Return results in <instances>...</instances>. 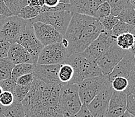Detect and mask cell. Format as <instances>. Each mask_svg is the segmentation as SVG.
<instances>
[{"instance_id": "cell-1", "label": "cell", "mask_w": 135, "mask_h": 117, "mask_svg": "<svg viewBox=\"0 0 135 117\" xmlns=\"http://www.w3.org/2000/svg\"><path fill=\"white\" fill-rule=\"evenodd\" d=\"M62 83H46L34 77L29 92L22 102L26 117H63L60 105Z\"/></svg>"}, {"instance_id": "cell-2", "label": "cell", "mask_w": 135, "mask_h": 117, "mask_svg": "<svg viewBox=\"0 0 135 117\" xmlns=\"http://www.w3.org/2000/svg\"><path fill=\"white\" fill-rule=\"evenodd\" d=\"M104 30L96 18L74 13L64 35V39L68 42L69 52L71 55L83 52Z\"/></svg>"}, {"instance_id": "cell-3", "label": "cell", "mask_w": 135, "mask_h": 117, "mask_svg": "<svg viewBox=\"0 0 135 117\" xmlns=\"http://www.w3.org/2000/svg\"><path fill=\"white\" fill-rule=\"evenodd\" d=\"M65 63L69 64L74 71L70 84L79 85L85 79L102 76L97 61L89 59L83 52L71 54Z\"/></svg>"}, {"instance_id": "cell-4", "label": "cell", "mask_w": 135, "mask_h": 117, "mask_svg": "<svg viewBox=\"0 0 135 117\" xmlns=\"http://www.w3.org/2000/svg\"><path fill=\"white\" fill-rule=\"evenodd\" d=\"M60 105L63 117H73L83 106L78 92V85L62 84L60 90Z\"/></svg>"}, {"instance_id": "cell-5", "label": "cell", "mask_w": 135, "mask_h": 117, "mask_svg": "<svg viewBox=\"0 0 135 117\" xmlns=\"http://www.w3.org/2000/svg\"><path fill=\"white\" fill-rule=\"evenodd\" d=\"M110 82L108 77L103 75L83 80L78 85V92L82 104L88 105L100 91Z\"/></svg>"}, {"instance_id": "cell-6", "label": "cell", "mask_w": 135, "mask_h": 117, "mask_svg": "<svg viewBox=\"0 0 135 117\" xmlns=\"http://www.w3.org/2000/svg\"><path fill=\"white\" fill-rule=\"evenodd\" d=\"M73 15V13L71 11L42 12L36 18L28 21L32 24L39 22L52 26L59 32L64 36Z\"/></svg>"}, {"instance_id": "cell-7", "label": "cell", "mask_w": 135, "mask_h": 117, "mask_svg": "<svg viewBox=\"0 0 135 117\" xmlns=\"http://www.w3.org/2000/svg\"><path fill=\"white\" fill-rule=\"evenodd\" d=\"M70 55L68 49L63 46L62 43H54L44 46L38 58L37 64L61 65L65 63Z\"/></svg>"}, {"instance_id": "cell-8", "label": "cell", "mask_w": 135, "mask_h": 117, "mask_svg": "<svg viewBox=\"0 0 135 117\" xmlns=\"http://www.w3.org/2000/svg\"><path fill=\"white\" fill-rule=\"evenodd\" d=\"M27 24L28 20L20 18L18 16H12L6 18L0 30V38L11 45L14 44L20 34L24 31Z\"/></svg>"}, {"instance_id": "cell-9", "label": "cell", "mask_w": 135, "mask_h": 117, "mask_svg": "<svg viewBox=\"0 0 135 117\" xmlns=\"http://www.w3.org/2000/svg\"><path fill=\"white\" fill-rule=\"evenodd\" d=\"M16 43L26 49L32 57L35 64L37 63L38 58L44 46L35 35L32 24L29 21H28L26 29L18 37Z\"/></svg>"}, {"instance_id": "cell-10", "label": "cell", "mask_w": 135, "mask_h": 117, "mask_svg": "<svg viewBox=\"0 0 135 117\" xmlns=\"http://www.w3.org/2000/svg\"><path fill=\"white\" fill-rule=\"evenodd\" d=\"M127 50H122L114 44L97 60V63L104 76H108L117 64L124 57Z\"/></svg>"}, {"instance_id": "cell-11", "label": "cell", "mask_w": 135, "mask_h": 117, "mask_svg": "<svg viewBox=\"0 0 135 117\" xmlns=\"http://www.w3.org/2000/svg\"><path fill=\"white\" fill-rule=\"evenodd\" d=\"M114 44H116V39L113 37L110 32L104 30L83 53L89 59L97 61L104 53Z\"/></svg>"}, {"instance_id": "cell-12", "label": "cell", "mask_w": 135, "mask_h": 117, "mask_svg": "<svg viewBox=\"0 0 135 117\" xmlns=\"http://www.w3.org/2000/svg\"><path fill=\"white\" fill-rule=\"evenodd\" d=\"M114 92L111 82L100 91L89 103L88 108L94 117H107L109 102Z\"/></svg>"}, {"instance_id": "cell-13", "label": "cell", "mask_w": 135, "mask_h": 117, "mask_svg": "<svg viewBox=\"0 0 135 117\" xmlns=\"http://www.w3.org/2000/svg\"><path fill=\"white\" fill-rule=\"evenodd\" d=\"M32 26L35 35L44 46L54 43H61L63 40L64 36L52 26L39 22L34 23Z\"/></svg>"}, {"instance_id": "cell-14", "label": "cell", "mask_w": 135, "mask_h": 117, "mask_svg": "<svg viewBox=\"0 0 135 117\" xmlns=\"http://www.w3.org/2000/svg\"><path fill=\"white\" fill-rule=\"evenodd\" d=\"M61 65H34V77L41 80L46 83L51 84H61L59 79V71Z\"/></svg>"}, {"instance_id": "cell-15", "label": "cell", "mask_w": 135, "mask_h": 117, "mask_svg": "<svg viewBox=\"0 0 135 117\" xmlns=\"http://www.w3.org/2000/svg\"><path fill=\"white\" fill-rule=\"evenodd\" d=\"M126 96L125 92L114 91L109 102L107 117H119L126 111Z\"/></svg>"}, {"instance_id": "cell-16", "label": "cell", "mask_w": 135, "mask_h": 117, "mask_svg": "<svg viewBox=\"0 0 135 117\" xmlns=\"http://www.w3.org/2000/svg\"><path fill=\"white\" fill-rule=\"evenodd\" d=\"M134 63L135 57L130 50H127L124 57L117 64L111 73L108 76L109 80L111 82L113 79L117 77H123L128 79Z\"/></svg>"}, {"instance_id": "cell-17", "label": "cell", "mask_w": 135, "mask_h": 117, "mask_svg": "<svg viewBox=\"0 0 135 117\" xmlns=\"http://www.w3.org/2000/svg\"><path fill=\"white\" fill-rule=\"evenodd\" d=\"M105 0H71V6L73 13L94 17L98 6Z\"/></svg>"}, {"instance_id": "cell-18", "label": "cell", "mask_w": 135, "mask_h": 117, "mask_svg": "<svg viewBox=\"0 0 135 117\" xmlns=\"http://www.w3.org/2000/svg\"><path fill=\"white\" fill-rule=\"evenodd\" d=\"M8 57L15 65L23 63L36 65L28 50L18 43L11 45L8 51Z\"/></svg>"}, {"instance_id": "cell-19", "label": "cell", "mask_w": 135, "mask_h": 117, "mask_svg": "<svg viewBox=\"0 0 135 117\" xmlns=\"http://www.w3.org/2000/svg\"><path fill=\"white\" fill-rule=\"evenodd\" d=\"M0 113L6 117H26L25 110L22 102L16 100H14L8 106L0 105Z\"/></svg>"}, {"instance_id": "cell-20", "label": "cell", "mask_w": 135, "mask_h": 117, "mask_svg": "<svg viewBox=\"0 0 135 117\" xmlns=\"http://www.w3.org/2000/svg\"><path fill=\"white\" fill-rule=\"evenodd\" d=\"M34 70V65L30 63H23L15 65L12 72L11 78L16 81L21 76L24 75L33 73Z\"/></svg>"}, {"instance_id": "cell-21", "label": "cell", "mask_w": 135, "mask_h": 117, "mask_svg": "<svg viewBox=\"0 0 135 117\" xmlns=\"http://www.w3.org/2000/svg\"><path fill=\"white\" fill-rule=\"evenodd\" d=\"M42 12V7L40 6H26L22 8L18 14V16L21 18L29 20L36 18Z\"/></svg>"}, {"instance_id": "cell-22", "label": "cell", "mask_w": 135, "mask_h": 117, "mask_svg": "<svg viewBox=\"0 0 135 117\" xmlns=\"http://www.w3.org/2000/svg\"><path fill=\"white\" fill-rule=\"evenodd\" d=\"M127 33H131L135 35V26L122 22L120 21H118V22L116 24V26L110 32L111 35L115 39L118 36L127 34Z\"/></svg>"}, {"instance_id": "cell-23", "label": "cell", "mask_w": 135, "mask_h": 117, "mask_svg": "<svg viewBox=\"0 0 135 117\" xmlns=\"http://www.w3.org/2000/svg\"><path fill=\"white\" fill-rule=\"evenodd\" d=\"M116 17L122 22L135 26V10L131 3L122 10Z\"/></svg>"}, {"instance_id": "cell-24", "label": "cell", "mask_w": 135, "mask_h": 117, "mask_svg": "<svg viewBox=\"0 0 135 117\" xmlns=\"http://www.w3.org/2000/svg\"><path fill=\"white\" fill-rule=\"evenodd\" d=\"M15 65L8 57L0 59V81L11 78L12 72Z\"/></svg>"}, {"instance_id": "cell-25", "label": "cell", "mask_w": 135, "mask_h": 117, "mask_svg": "<svg viewBox=\"0 0 135 117\" xmlns=\"http://www.w3.org/2000/svg\"><path fill=\"white\" fill-rule=\"evenodd\" d=\"M135 35L127 33L118 36L116 38V44L118 47L124 50H130L133 46Z\"/></svg>"}, {"instance_id": "cell-26", "label": "cell", "mask_w": 135, "mask_h": 117, "mask_svg": "<svg viewBox=\"0 0 135 117\" xmlns=\"http://www.w3.org/2000/svg\"><path fill=\"white\" fill-rule=\"evenodd\" d=\"M73 67L67 63L61 64L59 71V79L62 84L69 83L73 77Z\"/></svg>"}, {"instance_id": "cell-27", "label": "cell", "mask_w": 135, "mask_h": 117, "mask_svg": "<svg viewBox=\"0 0 135 117\" xmlns=\"http://www.w3.org/2000/svg\"><path fill=\"white\" fill-rule=\"evenodd\" d=\"M111 8V14L117 16L122 10L131 4L130 0H105Z\"/></svg>"}, {"instance_id": "cell-28", "label": "cell", "mask_w": 135, "mask_h": 117, "mask_svg": "<svg viewBox=\"0 0 135 117\" xmlns=\"http://www.w3.org/2000/svg\"><path fill=\"white\" fill-rule=\"evenodd\" d=\"M110 14H111V8L108 3L105 1L98 6V8L95 10L94 18L99 20L102 18L108 16Z\"/></svg>"}, {"instance_id": "cell-29", "label": "cell", "mask_w": 135, "mask_h": 117, "mask_svg": "<svg viewBox=\"0 0 135 117\" xmlns=\"http://www.w3.org/2000/svg\"><path fill=\"white\" fill-rule=\"evenodd\" d=\"M31 84L26 85V86H20L17 85L15 90L13 92V96L14 100L18 102H22L24 98L26 97L27 94L29 92Z\"/></svg>"}, {"instance_id": "cell-30", "label": "cell", "mask_w": 135, "mask_h": 117, "mask_svg": "<svg viewBox=\"0 0 135 117\" xmlns=\"http://www.w3.org/2000/svg\"><path fill=\"white\" fill-rule=\"evenodd\" d=\"M112 89L116 92H125L128 85V79L123 77H117L111 81Z\"/></svg>"}, {"instance_id": "cell-31", "label": "cell", "mask_w": 135, "mask_h": 117, "mask_svg": "<svg viewBox=\"0 0 135 117\" xmlns=\"http://www.w3.org/2000/svg\"><path fill=\"white\" fill-rule=\"evenodd\" d=\"M118 19L116 16L110 14L108 16L99 20V22H101L103 28L105 31L110 32L113 28L116 26V24L118 22Z\"/></svg>"}, {"instance_id": "cell-32", "label": "cell", "mask_w": 135, "mask_h": 117, "mask_svg": "<svg viewBox=\"0 0 135 117\" xmlns=\"http://www.w3.org/2000/svg\"><path fill=\"white\" fill-rule=\"evenodd\" d=\"M13 16H18L20 12L23 8L20 0H3Z\"/></svg>"}, {"instance_id": "cell-33", "label": "cell", "mask_w": 135, "mask_h": 117, "mask_svg": "<svg viewBox=\"0 0 135 117\" xmlns=\"http://www.w3.org/2000/svg\"><path fill=\"white\" fill-rule=\"evenodd\" d=\"M128 85L125 91V93H126V95L133 94L134 93H135V63L131 69L128 78Z\"/></svg>"}, {"instance_id": "cell-34", "label": "cell", "mask_w": 135, "mask_h": 117, "mask_svg": "<svg viewBox=\"0 0 135 117\" xmlns=\"http://www.w3.org/2000/svg\"><path fill=\"white\" fill-rule=\"evenodd\" d=\"M16 86V82L12 78L0 81V87L3 89V92H9L13 93Z\"/></svg>"}, {"instance_id": "cell-35", "label": "cell", "mask_w": 135, "mask_h": 117, "mask_svg": "<svg viewBox=\"0 0 135 117\" xmlns=\"http://www.w3.org/2000/svg\"><path fill=\"white\" fill-rule=\"evenodd\" d=\"M13 93L9 92H3L0 96V105L8 106L14 102Z\"/></svg>"}, {"instance_id": "cell-36", "label": "cell", "mask_w": 135, "mask_h": 117, "mask_svg": "<svg viewBox=\"0 0 135 117\" xmlns=\"http://www.w3.org/2000/svg\"><path fill=\"white\" fill-rule=\"evenodd\" d=\"M10 46V43L0 38V59L8 57V51Z\"/></svg>"}, {"instance_id": "cell-37", "label": "cell", "mask_w": 135, "mask_h": 117, "mask_svg": "<svg viewBox=\"0 0 135 117\" xmlns=\"http://www.w3.org/2000/svg\"><path fill=\"white\" fill-rule=\"evenodd\" d=\"M126 111L135 117V100L132 94L127 95L126 96Z\"/></svg>"}, {"instance_id": "cell-38", "label": "cell", "mask_w": 135, "mask_h": 117, "mask_svg": "<svg viewBox=\"0 0 135 117\" xmlns=\"http://www.w3.org/2000/svg\"><path fill=\"white\" fill-rule=\"evenodd\" d=\"M34 79V76L33 73L30 74L24 75L23 76L20 77L16 80L17 85H20V86H26V85L32 84Z\"/></svg>"}, {"instance_id": "cell-39", "label": "cell", "mask_w": 135, "mask_h": 117, "mask_svg": "<svg viewBox=\"0 0 135 117\" xmlns=\"http://www.w3.org/2000/svg\"><path fill=\"white\" fill-rule=\"evenodd\" d=\"M73 117H94L88 108V106L83 104L79 111Z\"/></svg>"}, {"instance_id": "cell-40", "label": "cell", "mask_w": 135, "mask_h": 117, "mask_svg": "<svg viewBox=\"0 0 135 117\" xmlns=\"http://www.w3.org/2000/svg\"><path fill=\"white\" fill-rule=\"evenodd\" d=\"M0 16H4L6 18L13 16L8 8V7L6 6V5L5 4L3 0H0Z\"/></svg>"}, {"instance_id": "cell-41", "label": "cell", "mask_w": 135, "mask_h": 117, "mask_svg": "<svg viewBox=\"0 0 135 117\" xmlns=\"http://www.w3.org/2000/svg\"><path fill=\"white\" fill-rule=\"evenodd\" d=\"M45 6L47 8H54L60 3L59 0H44Z\"/></svg>"}, {"instance_id": "cell-42", "label": "cell", "mask_w": 135, "mask_h": 117, "mask_svg": "<svg viewBox=\"0 0 135 117\" xmlns=\"http://www.w3.org/2000/svg\"><path fill=\"white\" fill-rule=\"evenodd\" d=\"M28 5L31 6L43 7L45 6V2H44V0H30V2H28Z\"/></svg>"}, {"instance_id": "cell-43", "label": "cell", "mask_w": 135, "mask_h": 117, "mask_svg": "<svg viewBox=\"0 0 135 117\" xmlns=\"http://www.w3.org/2000/svg\"><path fill=\"white\" fill-rule=\"evenodd\" d=\"M6 18V17L0 16V30H1V28H2V26H3V22H4V20Z\"/></svg>"}, {"instance_id": "cell-44", "label": "cell", "mask_w": 135, "mask_h": 117, "mask_svg": "<svg viewBox=\"0 0 135 117\" xmlns=\"http://www.w3.org/2000/svg\"><path fill=\"white\" fill-rule=\"evenodd\" d=\"M20 3L22 6V7H24L26 6H28V2H30V0H20Z\"/></svg>"}, {"instance_id": "cell-45", "label": "cell", "mask_w": 135, "mask_h": 117, "mask_svg": "<svg viewBox=\"0 0 135 117\" xmlns=\"http://www.w3.org/2000/svg\"><path fill=\"white\" fill-rule=\"evenodd\" d=\"M131 53L134 55V56L135 57V37H134V44H133V46H132V48L130 50Z\"/></svg>"}, {"instance_id": "cell-46", "label": "cell", "mask_w": 135, "mask_h": 117, "mask_svg": "<svg viewBox=\"0 0 135 117\" xmlns=\"http://www.w3.org/2000/svg\"><path fill=\"white\" fill-rule=\"evenodd\" d=\"M119 117H131V115L129 114V113H128L127 111H126L122 115H121Z\"/></svg>"}, {"instance_id": "cell-47", "label": "cell", "mask_w": 135, "mask_h": 117, "mask_svg": "<svg viewBox=\"0 0 135 117\" xmlns=\"http://www.w3.org/2000/svg\"><path fill=\"white\" fill-rule=\"evenodd\" d=\"M130 2H131V5L133 6V8L135 10V0H130Z\"/></svg>"}, {"instance_id": "cell-48", "label": "cell", "mask_w": 135, "mask_h": 117, "mask_svg": "<svg viewBox=\"0 0 135 117\" xmlns=\"http://www.w3.org/2000/svg\"><path fill=\"white\" fill-rule=\"evenodd\" d=\"M3 89H2V87H0V96H1V95L2 94V93H3Z\"/></svg>"}, {"instance_id": "cell-49", "label": "cell", "mask_w": 135, "mask_h": 117, "mask_svg": "<svg viewBox=\"0 0 135 117\" xmlns=\"http://www.w3.org/2000/svg\"><path fill=\"white\" fill-rule=\"evenodd\" d=\"M0 117H6V116H5L4 115H3L2 113H0Z\"/></svg>"}, {"instance_id": "cell-50", "label": "cell", "mask_w": 135, "mask_h": 117, "mask_svg": "<svg viewBox=\"0 0 135 117\" xmlns=\"http://www.w3.org/2000/svg\"><path fill=\"white\" fill-rule=\"evenodd\" d=\"M132 96H133V98H134V99L135 100V93H134L133 94H132Z\"/></svg>"}, {"instance_id": "cell-51", "label": "cell", "mask_w": 135, "mask_h": 117, "mask_svg": "<svg viewBox=\"0 0 135 117\" xmlns=\"http://www.w3.org/2000/svg\"><path fill=\"white\" fill-rule=\"evenodd\" d=\"M131 117H134V116H132V115H131Z\"/></svg>"}, {"instance_id": "cell-52", "label": "cell", "mask_w": 135, "mask_h": 117, "mask_svg": "<svg viewBox=\"0 0 135 117\" xmlns=\"http://www.w3.org/2000/svg\"><path fill=\"white\" fill-rule=\"evenodd\" d=\"M70 1H71V0H70Z\"/></svg>"}, {"instance_id": "cell-53", "label": "cell", "mask_w": 135, "mask_h": 117, "mask_svg": "<svg viewBox=\"0 0 135 117\" xmlns=\"http://www.w3.org/2000/svg\"></svg>"}]
</instances>
